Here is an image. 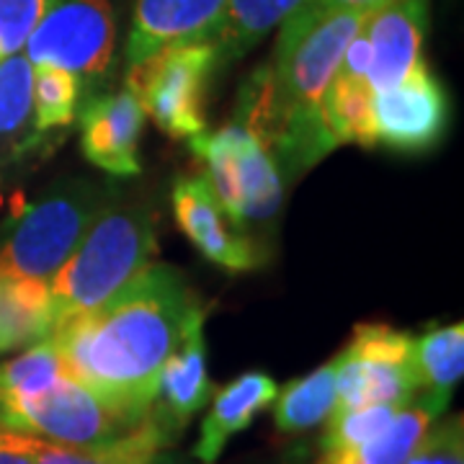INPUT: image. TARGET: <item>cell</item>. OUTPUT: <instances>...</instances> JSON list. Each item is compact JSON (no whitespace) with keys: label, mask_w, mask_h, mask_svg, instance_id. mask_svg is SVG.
I'll return each instance as SVG.
<instances>
[{"label":"cell","mask_w":464,"mask_h":464,"mask_svg":"<svg viewBox=\"0 0 464 464\" xmlns=\"http://www.w3.org/2000/svg\"><path fill=\"white\" fill-rule=\"evenodd\" d=\"M204 313L179 268L152 264L103 307L57 323L50 341L67 377L137 426L152 408L168 356Z\"/></svg>","instance_id":"1"},{"label":"cell","mask_w":464,"mask_h":464,"mask_svg":"<svg viewBox=\"0 0 464 464\" xmlns=\"http://www.w3.org/2000/svg\"><path fill=\"white\" fill-rule=\"evenodd\" d=\"M158 256L155 219L140 204L106 207L50 279L54 325L85 315L140 279Z\"/></svg>","instance_id":"2"},{"label":"cell","mask_w":464,"mask_h":464,"mask_svg":"<svg viewBox=\"0 0 464 464\" xmlns=\"http://www.w3.org/2000/svg\"><path fill=\"white\" fill-rule=\"evenodd\" d=\"M111 204L101 183L67 179L21 209L0 246V274L50 284L83 240L96 217Z\"/></svg>","instance_id":"3"},{"label":"cell","mask_w":464,"mask_h":464,"mask_svg":"<svg viewBox=\"0 0 464 464\" xmlns=\"http://www.w3.org/2000/svg\"><path fill=\"white\" fill-rule=\"evenodd\" d=\"M188 142L204 163V181L240 230H246L248 222H266L279 212L284 201L282 173L240 121L217 132L204 130Z\"/></svg>","instance_id":"4"},{"label":"cell","mask_w":464,"mask_h":464,"mask_svg":"<svg viewBox=\"0 0 464 464\" xmlns=\"http://www.w3.org/2000/svg\"><path fill=\"white\" fill-rule=\"evenodd\" d=\"M217 70L209 39L173 42L140 65L130 67L127 85L142 101L145 114L173 140H191L207 130V88Z\"/></svg>","instance_id":"5"},{"label":"cell","mask_w":464,"mask_h":464,"mask_svg":"<svg viewBox=\"0 0 464 464\" xmlns=\"http://www.w3.org/2000/svg\"><path fill=\"white\" fill-rule=\"evenodd\" d=\"M0 429L67 447H101L134 426L124 423L81 382L63 374L39 392L0 395Z\"/></svg>","instance_id":"6"},{"label":"cell","mask_w":464,"mask_h":464,"mask_svg":"<svg viewBox=\"0 0 464 464\" xmlns=\"http://www.w3.org/2000/svg\"><path fill=\"white\" fill-rule=\"evenodd\" d=\"M114 42L111 0H52L24 50L32 67L67 70L78 78L81 88L93 91L109 75Z\"/></svg>","instance_id":"7"},{"label":"cell","mask_w":464,"mask_h":464,"mask_svg":"<svg viewBox=\"0 0 464 464\" xmlns=\"http://www.w3.org/2000/svg\"><path fill=\"white\" fill-rule=\"evenodd\" d=\"M411 348V333L374 323L356 325L351 343L335 356V411L408 402L418 392Z\"/></svg>","instance_id":"8"},{"label":"cell","mask_w":464,"mask_h":464,"mask_svg":"<svg viewBox=\"0 0 464 464\" xmlns=\"http://www.w3.org/2000/svg\"><path fill=\"white\" fill-rule=\"evenodd\" d=\"M449 96L436 81L426 60L400 81L372 96V124L377 145H387L405 155L431 150L449 127Z\"/></svg>","instance_id":"9"},{"label":"cell","mask_w":464,"mask_h":464,"mask_svg":"<svg viewBox=\"0 0 464 464\" xmlns=\"http://www.w3.org/2000/svg\"><path fill=\"white\" fill-rule=\"evenodd\" d=\"M170 207L176 225L207 261L227 271H253L264 264L261 248L227 217L204 179H176Z\"/></svg>","instance_id":"10"},{"label":"cell","mask_w":464,"mask_h":464,"mask_svg":"<svg viewBox=\"0 0 464 464\" xmlns=\"http://www.w3.org/2000/svg\"><path fill=\"white\" fill-rule=\"evenodd\" d=\"M145 116L142 101L130 85L116 93L88 96L81 109V148L85 160L119 179L140 176V137L145 130Z\"/></svg>","instance_id":"11"},{"label":"cell","mask_w":464,"mask_h":464,"mask_svg":"<svg viewBox=\"0 0 464 464\" xmlns=\"http://www.w3.org/2000/svg\"><path fill=\"white\" fill-rule=\"evenodd\" d=\"M204 317L207 313L191 320L181 343L168 356L158 377L150 418L170 436V441H176L188 429L191 418L199 413L215 392L207 372Z\"/></svg>","instance_id":"12"},{"label":"cell","mask_w":464,"mask_h":464,"mask_svg":"<svg viewBox=\"0 0 464 464\" xmlns=\"http://www.w3.org/2000/svg\"><path fill=\"white\" fill-rule=\"evenodd\" d=\"M369 34V88L382 93L395 85L423 60L429 29V0H390L366 18Z\"/></svg>","instance_id":"13"},{"label":"cell","mask_w":464,"mask_h":464,"mask_svg":"<svg viewBox=\"0 0 464 464\" xmlns=\"http://www.w3.org/2000/svg\"><path fill=\"white\" fill-rule=\"evenodd\" d=\"M225 0H134L127 60L140 65L173 42L204 39L222 14Z\"/></svg>","instance_id":"14"},{"label":"cell","mask_w":464,"mask_h":464,"mask_svg":"<svg viewBox=\"0 0 464 464\" xmlns=\"http://www.w3.org/2000/svg\"><path fill=\"white\" fill-rule=\"evenodd\" d=\"M279 392L276 382L266 372H246L227 382L212 400V408L201 420V431L191 457L201 464H215L232 436L243 433L256 415L264 413Z\"/></svg>","instance_id":"15"},{"label":"cell","mask_w":464,"mask_h":464,"mask_svg":"<svg viewBox=\"0 0 464 464\" xmlns=\"http://www.w3.org/2000/svg\"><path fill=\"white\" fill-rule=\"evenodd\" d=\"M8 433L34 464H148L158 449L173 444L170 436L150 418V413L140 426L101 447H67L24 433Z\"/></svg>","instance_id":"16"},{"label":"cell","mask_w":464,"mask_h":464,"mask_svg":"<svg viewBox=\"0 0 464 464\" xmlns=\"http://www.w3.org/2000/svg\"><path fill=\"white\" fill-rule=\"evenodd\" d=\"M302 0H225L222 14L204 39L212 42L217 70L237 63L256 44H261L284 18L297 11Z\"/></svg>","instance_id":"17"},{"label":"cell","mask_w":464,"mask_h":464,"mask_svg":"<svg viewBox=\"0 0 464 464\" xmlns=\"http://www.w3.org/2000/svg\"><path fill=\"white\" fill-rule=\"evenodd\" d=\"M34 67L26 54L0 63V170L39 148L42 134L34 127Z\"/></svg>","instance_id":"18"},{"label":"cell","mask_w":464,"mask_h":464,"mask_svg":"<svg viewBox=\"0 0 464 464\" xmlns=\"http://www.w3.org/2000/svg\"><path fill=\"white\" fill-rule=\"evenodd\" d=\"M54 328L50 284L0 274V353L29 348Z\"/></svg>","instance_id":"19"},{"label":"cell","mask_w":464,"mask_h":464,"mask_svg":"<svg viewBox=\"0 0 464 464\" xmlns=\"http://www.w3.org/2000/svg\"><path fill=\"white\" fill-rule=\"evenodd\" d=\"M271 405L274 423L282 433H304L323 426L335 411V359L289 382Z\"/></svg>","instance_id":"20"},{"label":"cell","mask_w":464,"mask_h":464,"mask_svg":"<svg viewBox=\"0 0 464 464\" xmlns=\"http://www.w3.org/2000/svg\"><path fill=\"white\" fill-rule=\"evenodd\" d=\"M411 366H413L418 390L451 400V392L459 384L464 372L462 323L429 328L423 335L413 338Z\"/></svg>","instance_id":"21"},{"label":"cell","mask_w":464,"mask_h":464,"mask_svg":"<svg viewBox=\"0 0 464 464\" xmlns=\"http://www.w3.org/2000/svg\"><path fill=\"white\" fill-rule=\"evenodd\" d=\"M449 400L433 392L418 390L413 398L400 405V411L377 441L359 451L364 464H405L413 454L423 433L429 431L433 420L447 411Z\"/></svg>","instance_id":"22"},{"label":"cell","mask_w":464,"mask_h":464,"mask_svg":"<svg viewBox=\"0 0 464 464\" xmlns=\"http://www.w3.org/2000/svg\"><path fill=\"white\" fill-rule=\"evenodd\" d=\"M83 88L78 78L67 70L52 65H36L32 78V101H34V127L36 132L50 134L54 130H67L75 114Z\"/></svg>","instance_id":"23"},{"label":"cell","mask_w":464,"mask_h":464,"mask_svg":"<svg viewBox=\"0 0 464 464\" xmlns=\"http://www.w3.org/2000/svg\"><path fill=\"white\" fill-rule=\"evenodd\" d=\"M398 411V402H377V405L351 408V411H333L331 418L325 420L328 426L323 433V457L362 451L387 431V426L392 423Z\"/></svg>","instance_id":"24"},{"label":"cell","mask_w":464,"mask_h":464,"mask_svg":"<svg viewBox=\"0 0 464 464\" xmlns=\"http://www.w3.org/2000/svg\"><path fill=\"white\" fill-rule=\"evenodd\" d=\"M65 374L60 353L50 338L24 348L16 359L0 364V395H18V392H39L50 387Z\"/></svg>","instance_id":"25"},{"label":"cell","mask_w":464,"mask_h":464,"mask_svg":"<svg viewBox=\"0 0 464 464\" xmlns=\"http://www.w3.org/2000/svg\"><path fill=\"white\" fill-rule=\"evenodd\" d=\"M52 0H0V63L24 50Z\"/></svg>","instance_id":"26"},{"label":"cell","mask_w":464,"mask_h":464,"mask_svg":"<svg viewBox=\"0 0 464 464\" xmlns=\"http://www.w3.org/2000/svg\"><path fill=\"white\" fill-rule=\"evenodd\" d=\"M405 464H464L462 415L431 423Z\"/></svg>","instance_id":"27"},{"label":"cell","mask_w":464,"mask_h":464,"mask_svg":"<svg viewBox=\"0 0 464 464\" xmlns=\"http://www.w3.org/2000/svg\"><path fill=\"white\" fill-rule=\"evenodd\" d=\"M390 0H302L304 8H377Z\"/></svg>","instance_id":"28"},{"label":"cell","mask_w":464,"mask_h":464,"mask_svg":"<svg viewBox=\"0 0 464 464\" xmlns=\"http://www.w3.org/2000/svg\"><path fill=\"white\" fill-rule=\"evenodd\" d=\"M0 464H34L21 449L14 444L11 433L0 429Z\"/></svg>","instance_id":"29"},{"label":"cell","mask_w":464,"mask_h":464,"mask_svg":"<svg viewBox=\"0 0 464 464\" xmlns=\"http://www.w3.org/2000/svg\"><path fill=\"white\" fill-rule=\"evenodd\" d=\"M148 464H201L199 459H194V457H188V454H181V451H176V449H158L155 454H152V459Z\"/></svg>","instance_id":"30"},{"label":"cell","mask_w":464,"mask_h":464,"mask_svg":"<svg viewBox=\"0 0 464 464\" xmlns=\"http://www.w3.org/2000/svg\"><path fill=\"white\" fill-rule=\"evenodd\" d=\"M320 464H364L359 451H346V454H333V457H323Z\"/></svg>","instance_id":"31"}]
</instances>
